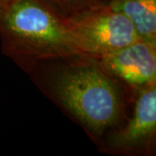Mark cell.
<instances>
[{
    "label": "cell",
    "instance_id": "cell-3",
    "mask_svg": "<svg viewBox=\"0 0 156 156\" xmlns=\"http://www.w3.org/2000/svg\"><path fill=\"white\" fill-rule=\"evenodd\" d=\"M64 23L78 55L96 59L140 39L128 18L108 5L77 11Z\"/></svg>",
    "mask_w": 156,
    "mask_h": 156
},
{
    "label": "cell",
    "instance_id": "cell-7",
    "mask_svg": "<svg viewBox=\"0 0 156 156\" xmlns=\"http://www.w3.org/2000/svg\"><path fill=\"white\" fill-rule=\"evenodd\" d=\"M61 6L71 8L76 12L90 9L93 7L108 5L111 0H51Z\"/></svg>",
    "mask_w": 156,
    "mask_h": 156
},
{
    "label": "cell",
    "instance_id": "cell-6",
    "mask_svg": "<svg viewBox=\"0 0 156 156\" xmlns=\"http://www.w3.org/2000/svg\"><path fill=\"white\" fill-rule=\"evenodd\" d=\"M108 5L128 18L140 39L156 43V0H111Z\"/></svg>",
    "mask_w": 156,
    "mask_h": 156
},
{
    "label": "cell",
    "instance_id": "cell-5",
    "mask_svg": "<svg viewBox=\"0 0 156 156\" xmlns=\"http://www.w3.org/2000/svg\"><path fill=\"white\" fill-rule=\"evenodd\" d=\"M156 129V88L151 84L140 93L137 99L134 115L128 127L117 138L116 144L122 147H132L153 136Z\"/></svg>",
    "mask_w": 156,
    "mask_h": 156
},
{
    "label": "cell",
    "instance_id": "cell-2",
    "mask_svg": "<svg viewBox=\"0 0 156 156\" xmlns=\"http://www.w3.org/2000/svg\"><path fill=\"white\" fill-rule=\"evenodd\" d=\"M62 103L91 131L101 133L119 116L120 99L110 79L93 66L70 69L57 80Z\"/></svg>",
    "mask_w": 156,
    "mask_h": 156
},
{
    "label": "cell",
    "instance_id": "cell-8",
    "mask_svg": "<svg viewBox=\"0 0 156 156\" xmlns=\"http://www.w3.org/2000/svg\"><path fill=\"white\" fill-rule=\"evenodd\" d=\"M18 0H0V20Z\"/></svg>",
    "mask_w": 156,
    "mask_h": 156
},
{
    "label": "cell",
    "instance_id": "cell-1",
    "mask_svg": "<svg viewBox=\"0 0 156 156\" xmlns=\"http://www.w3.org/2000/svg\"><path fill=\"white\" fill-rule=\"evenodd\" d=\"M3 49L15 59L78 55L64 19L40 0H18L0 20Z\"/></svg>",
    "mask_w": 156,
    "mask_h": 156
},
{
    "label": "cell",
    "instance_id": "cell-4",
    "mask_svg": "<svg viewBox=\"0 0 156 156\" xmlns=\"http://www.w3.org/2000/svg\"><path fill=\"white\" fill-rule=\"evenodd\" d=\"M97 59L103 69L130 85L155 84L156 43L138 39Z\"/></svg>",
    "mask_w": 156,
    "mask_h": 156
}]
</instances>
